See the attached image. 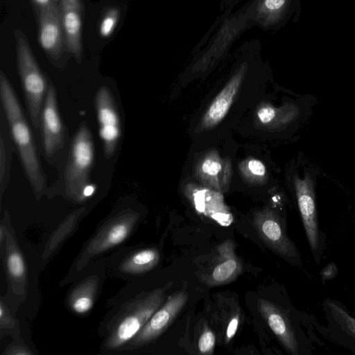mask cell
<instances>
[{
    "mask_svg": "<svg viewBox=\"0 0 355 355\" xmlns=\"http://www.w3.org/2000/svg\"><path fill=\"white\" fill-rule=\"evenodd\" d=\"M239 323V316L234 315L229 322L226 330V341H230L235 335Z\"/></svg>",
    "mask_w": 355,
    "mask_h": 355,
    "instance_id": "obj_29",
    "label": "cell"
},
{
    "mask_svg": "<svg viewBox=\"0 0 355 355\" xmlns=\"http://www.w3.org/2000/svg\"><path fill=\"white\" fill-rule=\"evenodd\" d=\"M6 267L9 275L15 279H21L25 274V263L21 254L17 250L8 249Z\"/></svg>",
    "mask_w": 355,
    "mask_h": 355,
    "instance_id": "obj_23",
    "label": "cell"
},
{
    "mask_svg": "<svg viewBox=\"0 0 355 355\" xmlns=\"http://www.w3.org/2000/svg\"><path fill=\"white\" fill-rule=\"evenodd\" d=\"M120 17L119 10L112 8L108 10L103 17L98 31L101 37H108L114 32Z\"/></svg>",
    "mask_w": 355,
    "mask_h": 355,
    "instance_id": "obj_24",
    "label": "cell"
},
{
    "mask_svg": "<svg viewBox=\"0 0 355 355\" xmlns=\"http://www.w3.org/2000/svg\"><path fill=\"white\" fill-rule=\"evenodd\" d=\"M94 161V144L92 132L82 122L71 141L64 170V185L67 196L80 200L87 196V185Z\"/></svg>",
    "mask_w": 355,
    "mask_h": 355,
    "instance_id": "obj_4",
    "label": "cell"
},
{
    "mask_svg": "<svg viewBox=\"0 0 355 355\" xmlns=\"http://www.w3.org/2000/svg\"><path fill=\"white\" fill-rule=\"evenodd\" d=\"M0 98L11 139L17 148L24 171L37 197L46 187V181L34 139L17 96L9 80L0 72Z\"/></svg>",
    "mask_w": 355,
    "mask_h": 355,
    "instance_id": "obj_1",
    "label": "cell"
},
{
    "mask_svg": "<svg viewBox=\"0 0 355 355\" xmlns=\"http://www.w3.org/2000/svg\"><path fill=\"white\" fill-rule=\"evenodd\" d=\"M253 225L259 237L272 250L293 264L301 265L297 248L274 211L266 209L257 212L254 216Z\"/></svg>",
    "mask_w": 355,
    "mask_h": 355,
    "instance_id": "obj_8",
    "label": "cell"
},
{
    "mask_svg": "<svg viewBox=\"0 0 355 355\" xmlns=\"http://www.w3.org/2000/svg\"><path fill=\"white\" fill-rule=\"evenodd\" d=\"M40 128L45 155L51 158L63 147L64 130L58 109L56 92L50 82L41 111Z\"/></svg>",
    "mask_w": 355,
    "mask_h": 355,
    "instance_id": "obj_14",
    "label": "cell"
},
{
    "mask_svg": "<svg viewBox=\"0 0 355 355\" xmlns=\"http://www.w3.org/2000/svg\"><path fill=\"white\" fill-rule=\"evenodd\" d=\"M1 108L0 133V191L1 198L10 181L12 146L10 139V132L5 125L6 119Z\"/></svg>",
    "mask_w": 355,
    "mask_h": 355,
    "instance_id": "obj_20",
    "label": "cell"
},
{
    "mask_svg": "<svg viewBox=\"0 0 355 355\" xmlns=\"http://www.w3.org/2000/svg\"><path fill=\"white\" fill-rule=\"evenodd\" d=\"M58 0H31L35 12L46 8L53 4Z\"/></svg>",
    "mask_w": 355,
    "mask_h": 355,
    "instance_id": "obj_30",
    "label": "cell"
},
{
    "mask_svg": "<svg viewBox=\"0 0 355 355\" xmlns=\"http://www.w3.org/2000/svg\"><path fill=\"white\" fill-rule=\"evenodd\" d=\"M17 68L29 118L33 127L40 128L41 111L49 81L42 71L24 33L14 31Z\"/></svg>",
    "mask_w": 355,
    "mask_h": 355,
    "instance_id": "obj_3",
    "label": "cell"
},
{
    "mask_svg": "<svg viewBox=\"0 0 355 355\" xmlns=\"http://www.w3.org/2000/svg\"><path fill=\"white\" fill-rule=\"evenodd\" d=\"M234 250L235 243L231 240H227L218 246L214 263L206 277L209 286L229 283L241 272L242 264Z\"/></svg>",
    "mask_w": 355,
    "mask_h": 355,
    "instance_id": "obj_17",
    "label": "cell"
},
{
    "mask_svg": "<svg viewBox=\"0 0 355 355\" xmlns=\"http://www.w3.org/2000/svg\"><path fill=\"white\" fill-rule=\"evenodd\" d=\"M187 300L188 293L184 291L170 295L123 350L135 349L155 340L169 327Z\"/></svg>",
    "mask_w": 355,
    "mask_h": 355,
    "instance_id": "obj_12",
    "label": "cell"
},
{
    "mask_svg": "<svg viewBox=\"0 0 355 355\" xmlns=\"http://www.w3.org/2000/svg\"><path fill=\"white\" fill-rule=\"evenodd\" d=\"M223 162L216 153H209L200 161L198 175L208 185L220 189L219 175L222 174Z\"/></svg>",
    "mask_w": 355,
    "mask_h": 355,
    "instance_id": "obj_21",
    "label": "cell"
},
{
    "mask_svg": "<svg viewBox=\"0 0 355 355\" xmlns=\"http://www.w3.org/2000/svg\"><path fill=\"white\" fill-rule=\"evenodd\" d=\"M139 218L138 212L126 209L108 218L84 249L80 263L122 243L132 233Z\"/></svg>",
    "mask_w": 355,
    "mask_h": 355,
    "instance_id": "obj_7",
    "label": "cell"
},
{
    "mask_svg": "<svg viewBox=\"0 0 355 355\" xmlns=\"http://www.w3.org/2000/svg\"><path fill=\"white\" fill-rule=\"evenodd\" d=\"M245 168L250 176L254 178H262L266 175V167L259 159H249L245 165Z\"/></svg>",
    "mask_w": 355,
    "mask_h": 355,
    "instance_id": "obj_26",
    "label": "cell"
},
{
    "mask_svg": "<svg viewBox=\"0 0 355 355\" xmlns=\"http://www.w3.org/2000/svg\"><path fill=\"white\" fill-rule=\"evenodd\" d=\"M338 271L336 265L333 262H330L321 270V278L324 282L330 280L336 276Z\"/></svg>",
    "mask_w": 355,
    "mask_h": 355,
    "instance_id": "obj_28",
    "label": "cell"
},
{
    "mask_svg": "<svg viewBox=\"0 0 355 355\" xmlns=\"http://www.w3.org/2000/svg\"><path fill=\"white\" fill-rule=\"evenodd\" d=\"M95 107L99 124V135L105 158H111L117 148L121 126L116 105L110 89L100 87L95 96Z\"/></svg>",
    "mask_w": 355,
    "mask_h": 355,
    "instance_id": "obj_13",
    "label": "cell"
},
{
    "mask_svg": "<svg viewBox=\"0 0 355 355\" xmlns=\"http://www.w3.org/2000/svg\"><path fill=\"white\" fill-rule=\"evenodd\" d=\"M99 283L94 278L86 277L71 291L69 297V305L78 314L89 312L94 304Z\"/></svg>",
    "mask_w": 355,
    "mask_h": 355,
    "instance_id": "obj_19",
    "label": "cell"
},
{
    "mask_svg": "<svg viewBox=\"0 0 355 355\" xmlns=\"http://www.w3.org/2000/svg\"><path fill=\"white\" fill-rule=\"evenodd\" d=\"M247 30V23L239 10L232 12L222 20L203 49L196 52L191 73L204 72L216 64L227 55L234 42Z\"/></svg>",
    "mask_w": 355,
    "mask_h": 355,
    "instance_id": "obj_5",
    "label": "cell"
},
{
    "mask_svg": "<svg viewBox=\"0 0 355 355\" xmlns=\"http://www.w3.org/2000/svg\"><path fill=\"white\" fill-rule=\"evenodd\" d=\"M58 1L65 33L67 49L76 61L80 64L83 58L81 0H58Z\"/></svg>",
    "mask_w": 355,
    "mask_h": 355,
    "instance_id": "obj_16",
    "label": "cell"
},
{
    "mask_svg": "<svg viewBox=\"0 0 355 355\" xmlns=\"http://www.w3.org/2000/svg\"><path fill=\"white\" fill-rule=\"evenodd\" d=\"M159 252L155 248L134 250L123 255L114 270L122 277H131L142 275L154 268L159 263Z\"/></svg>",
    "mask_w": 355,
    "mask_h": 355,
    "instance_id": "obj_18",
    "label": "cell"
},
{
    "mask_svg": "<svg viewBox=\"0 0 355 355\" xmlns=\"http://www.w3.org/2000/svg\"><path fill=\"white\" fill-rule=\"evenodd\" d=\"M35 14L40 45L51 62L57 64L63 55L64 46L67 48L58 0Z\"/></svg>",
    "mask_w": 355,
    "mask_h": 355,
    "instance_id": "obj_11",
    "label": "cell"
},
{
    "mask_svg": "<svg viewBox=\"0 0 355 355\" xmlns=\"http://www.w3.org/2000/svg\"><path fill=\"white\" fill-rule=\"evenodd\" d=\"M171 285L172 282H168L163 287L121 300L105 326V349H124L164 302L166 292Z\"/></svg>",
    "mask_w": 355,
    "mask_h": 355,
    "instance_id": "obj_2",
    "label": "cell"
},
{
    "mask_svg": "<svg viewBox=\"0 0 355 355\" xmlns=\"http://www.w3.org/2000/svg\"><path fill=\"white\" fill-rule=\"evenodd\" d=\"M257 307L262 318L277 338L291 354L311 353V343L300 337L304 334L296 329L288 312L266 299L259 298Z\"/></svg>",
    "mask_w": 355,
    "mask_h": 355,
    "instance_id": "obj_6",
    "label": "cell"
},
{
    "mask_svg": "<svg viewBox=\"0 0 355 355\" xmlns=\"http://www.w3.org/2000/svg\"><path fill=\"white\" fill-rule=\"evenodd\" d=\"M294 185L307 240L314 259L319 263L322 254V243L318 226L313 184L307 175L303 179L295 176Z\"/></svg>",
    "mask_w": 355,
    "mask_h": 355,
    "instance_id": "obj_9",
    "label": "cell"
},
{
    "mask_svg": "<svg viewBox=\"0 0 355 355\" xmlns=\"http://www.w3.org/2000/svg\"><path fill=\"white\" fill-rule=\"evenodd\" d=\"M294 0H248L239 10L248 29L257 26L263 31H275L286 21Z\"/></svg>",
    "mask_w": 355,
    "mask_h": 355,
    "instance_id": "obj_10",
    "label": "cell"
},
{
    "mask_svg": "<svg viewBox=\"0 0 355 355\" xmlns=\"http://www.w3.org/2000/svg\"><path fill=\"white\" fill-rule=\"evenodd\" d=\"M242 0H220V11L221 14L216 18L209 30L201 39V40L195 46L196 51L201 49L207 42L210 35L214 33L215 29L218 26L220 23L233 12V9L237 6Z\"/></svg>",
    "mask_w": 355,
    "mask_h": 355,
    "instance_id": "obj_22",
    "label": "cell"
},
{
    "mask_svg": "<svg viewBox=\"0 0 355 355\" xmlns=\"http://www.w3.org/2000/svg\"><path fill=\"white\" fill-rule=\"evenodd\" d=\"M216 338L214 332L208 327L205 328L201 334L198 348L202 354H212L215 346Z\"/></svg>",
    "mask_w": 355,
    "mask_h": 355,
    "instance_id": "obj_25",
    "label": "cell"
},
{
    "mask_svg": "<svg viewBox=\"0 0 355 355\" xmlns=\"http://www.w3.org/2000/svg\"><path fill=\"white\" fill-rule=\"evenodd\" d=\"M276 116V110L270 105L261 107L257 112V116L259 121L264 124L270 123Z\"/></svg>",
    "mask_w": 355,
    "mask_h": 355,
    "instance_id": "obj_27",
    "label": "cell"
},
{
    "mask_svg": "<svg viewBox=\"0 0 355 355\" xmlns=\"http://www.w3.org/2000/svg\"><path fill=\"white\" fill-rule=\"evenodd\" d=\"M322 306L327 322V326L323 327L324 334L331 341L355 354V318L330 299H326Z\"/></svg>",
    "mask_w": 355,
    "mask_h": 355,
    "instance_id": "obj_15",
    "label": "cell"
}]
</instances>
